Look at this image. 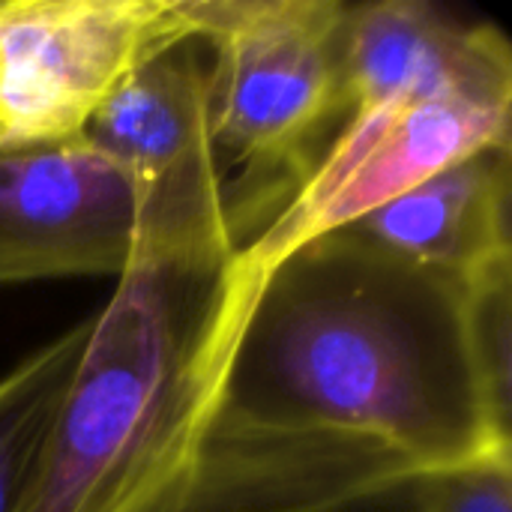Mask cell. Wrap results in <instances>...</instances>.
Segmentation results:
<instances>
[{
    "label": "cell",
    "instance_id": "12",
    "mask_svg": "<svg viewBox=\"0 0 512 512\" xmlns=\"http://www.w3.org/2000/svg\"><path fill=\"white\" fill-rule=\"evenodd\" d=\"M420 512H512V456H486L417 480Z\"/></svg>",
    "mask_w": 512,
    "mask_h": 512
},
{
    "label": "cell",
    "instance_id": "13",
    "mask_svg": "<svg viewBox=\"0 0 512 512\" xmlns=\"http://www.w3.org/2000/svg\"><path fill=\"white\" fill-rule=\"evenodd\" d=\"M330 512H420L417 483L399 486V489L384 492V495H378V498H369V501H360V504H351V507H342V510Z\"/></svg>",
    "mask_w": 512,
    "mask_h": 512
},
{
    "label": "cell",
    "instance_id": "6",
    "mask_svg": "<svg viewBox=\"0 0 512 512\" xmlns=\"http://www.w3.org/2000/svg\"><path fill=\"white\" fill-rule=\"evenodd\" d=\"M81 135L132 177L138 237L234 240L210 135V57L195 36L123 75Z\"/></svg>",
    "mask_w": 512,
    "mask_h": 512
},
{
    "label": "cell",
    "instance_id": "10",
    "mask_svg": "<svg viewBox=\"0 0 512 512\" xmlns=\"http://www.w3.org/2000/svg\"><path fill=\"white\" fill-rule=\"evenodd\" d=\"M87 333L90 318L51 336L0 375V512L21 510Z\"/></svg>",
    "mask_w": 512,
    "mask_h": 512
},
{
    "label": "cell",
    "instance_id": "3",
    "mask_svg": "<svg viewBox=\"0 0 512 512\" xmlns=\"http://www.w3.org/2000/svg\"><path fill=\"white\" fill-rule=\"evenodd\" d=\"M345 0H189L237 249L294 198L348 120Z\"/></svg>",
    "mask_w": 512,
    "mask_h": 512
},
{
    "label": "cell",
    "instance_id": "8",
    "mask_svg": "<svg viewBox=\"0 0 512 512\" xmlns=\"http://www.w3.org/2000/svg\"><path fill=\"white\" fill-rule=\"evenodd\" d=\"M477 93L512 99L510 39L429 0H375L348 9V114L402 96Z\"/></svg>",
    "mask_w": 512,
    "mask_h": 512
},
{
    "label": "cell",
    "instance_id": "4",
    "mask_svg": "<svg viewBox=\"0 0 512 512\" xmlns=\"http://www.w3.org/2000/svg\"><path fill=\"white\" fill-rule=\"evenodd\" d=\"M510 120L512 99L477 93L402 96L351 111L294 198L237 252V267L258 285L303 243L351 228L453 162L510 141Z\"/></svg>",
    "mask_w": 512,
    "mask_h": 512
},
{
    "label": "cell",
    "instance_id": "2",
    "mask_svg": "<svg viewBox=\"0 0 512 512\" xmlns=\"http://www.w3.org/2000/svg\"><path fill=\"white\" fill-rule=\"evenodd\" d=\"M234 240L144 243L90 333L18 512H186L255 282Z\"/></svg>",
    "mask_w": 512,
    "mask_h": 512
},
{
    "label": "cell",
    "instance_id": "5",
    "mask_svg": "<svg viewBox=\"0 0 512 512\" xmlns=\"http://www.w3.org/2000/svg\"><path fill=\"white\" fill-rule=\"evenodd\" d=\"M183 39L189 0H0V150L78 135L123 75Z\"/></svg>",
    "mask_w": 512,
    "mask_h": 512
},
{
    "label": "cell",
    "instance_id": "11",
    "mask_svg": "<svg viewBox=\"0 0 512 512\" xmlns=\"http://www.w3.org/2000/svg\"><path fill=\"white\" fill-rule=\"evenodd\" d=\"M462 309L486 408L512 441V255H498L462 279Z\"/></svg>",
    "mask_w": 512,
    "mask_h": 512
},
{
    "label": "cell",
    "instance_id": "7",
    "mask_svg": "<svg viewBox=\"0 0 512 512\" xmlns=\"http://www.w3.org/2000/svg\"><path fill=\"white\" fill-rule=\"evenodd\" d=\"M135 234L132 177L81 132L0 150V285L120 276Z\"/></svg>",
    "mask_w": 512,
    "mask_h": 512
},
{
    "label": "cell",
    "instance_id": "1",
    "mask_svg": "<svg viewBox=\"0 0 512 512\" xmlns=\"http://www.w3.org/2000/svg\"><path fill=\"white\" fill-rule=\"evenodd\" d=\"M512 456L471 360L462 282L354 228L270 267L225 366L186 512H330Z\"/></svg>",
    "mask_w": 512,
    "mask_h": 512
},
{
    "label": "cell",
    "instance_id": "9",
    "mask_svg": "<svg viewBox=\"0 0 512 512\" xmlns=\"http://www.w3.org/2000/svg\"><path fill=\"white\" fill-rule=\"evenodd\" d=\"M510 141L483 147L351 225L381 249L426 270L468 279L512 255Z\"/></svg>",
    "mask_w": 512,
    "mask_h": 512
}]
</instances>
